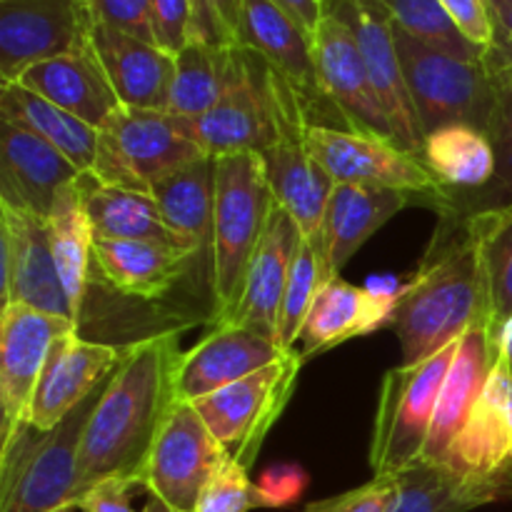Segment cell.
<instances>
[{
    "mask_svg": "<svg viewBox=\"0 0 512 512\" xmlns=\"http://www.w3.org/2000/svg\"><path fill=\"white\" fill-rule=\"evenodd\" d=\"M178 333L153 335L123 350L95 405L78 460V498L105 480H140L148 455L178 398ZM78 503V500H75Z\"/></svg>",
    "mask_w": 512,
    "mask_h": 512,
    "instance_id": "cell-1",
    "label": "cell"
},
{
    "mask_svg": "<svg viewBox=\"0 0 512 512\" xmlns=\"http://www.w3.org/2000/svg\"><path fill=\"white\" fill-rule=\"evenodd\" d=\"M478 325H495L478 248L465 223L440 218L433 243L390 320L403 348V365L423 363Z\"/></svg>",
    "mask_w": 512,
    "mask_h": 512,
    "instance_id": "cell-2",
    "label": "cell"
},
{
    "mask_svg": "<svg viewBox=\"0 0 512 512\" xmlns=\"http://www.w3.org/2000/svg\"><path fill=\"white\" fill-rule=\"evenodd\" d=\"M303 110L288 80L250 48L233 45L223 98L200 118H178L188 138L210 158L265 153L278 143L290 113ZM305 113V110H303Z\"/></svg>",
    "mask_w": 512,
    "mask_h": 512,
    "instance_id": "cell-3",
    "label": "cell"
},
{
    "mask_svg": "<svg viewBox=\"0 0 512 512\" xmlns=\"http://www.w3.org/2000/svg\"><path fill=\"white\" fill-rule=\"evenodd\" d=\"M265 163L260 153H233L215 158L213 215V293L215 325L228 323L245 290L250 260L273 210Z\"/></svg>",
    "mask_w": 512,
    "mask_h": 512,
    "instance_id": "cell-4",
    "label": "cell"
},
{
    "mask_svg": "<svg viewBox=\"0 0 512 512\" xmlns=\"http://www.w3.org/2000/svg\"><path fill=\"white\" fill-rule=\"evenodd\" d=\"M113 373L53 430L43 433L25 423L15 438L0 448V512H50L75 505L85 425Z\"/></svg>",
    "mask_w": 512,
    "mask_h": 512,
    "instance_id": "cell-5",
    "label": "cell"
},
{
    "mask_svg": "<svg viewBox=\"0 0 512 512\" xmlns=\"http://www.w3.org/2000/svg\"><path fill=\"white\" fill-rule=\"evenodd\" d=\"M395 45L425 138L448 125H470L490 138L498 90L483 58H458L400 28Z\"/></svg>",
    "mask_w": 512,
    "mask_h": 512,
    "instance_id": "cell-6",
    "label": "cell"
},
{
    "mask_svg": "<svg viewBox=\"0 0 512 512\" xmlns=\"http://www.w3.org/2000/svg\"><path fill=\"white\" fill-rule=\"evenodd\" d=\"M460 340L423 363L398 365L385 373L370 438V470L375 478H390L420 463Z\"/></svg>",
    "mask_w": 512,
    "mask_h": 512,
    "instance_id": "cell-7",
    "label": "cell"
},
{
    "mask_svg": "<svg viewBox=\"0 0 512 512\" xmlns=\"http://www.w3.org/2000/svg\"><path fill=\"white\" fill-rule=\"evenodd\" d=\"M205 155L168 110L120 105L98 130V155L90 170L98 183L150 193L153 180Z\"/></svg>",
    "mask_w": 512,
    "mask_h": 512,
    "instance_id": "cell-8",
    "label": "cell"
},
{
    "mask_svg": "<svg viewBox=\"0 0 512 512\" xmlns=\"http://www.w3.org/2000/svg\"><path fill=\"white\" fill-rule=\"evenodd\" d=\"M303 363L298 350H285L283 358L268 368L193 403L210 433L230 450V458L248 470L263 448L265 435L290 403Z\"/></svg>",
    "mask_w": 512,
    "mask_h": 512,
    "instance_id": "cell-9",
    "label": "cell"
},
{
    "mask_svg": "<svg viewBox=\"0 0 512 512\" xmlns=\"http://www.w3.org/2000/svg\"><path fill=\"white\" fill-rule=\"evenodd\" d=\"M305 148L330 173L335 183L373 185L413 193L438 210L445 188L423 160L410 155L398 143L373 133H360L328 125H305Z\"/></svg>",
    "mask_w": 512,
    "mask_h": 512,
    "instance_id": "cell-10",
    "label": "cell"
},
{
    "mask_svg": "<svg viewBox=\"0 0 512 512\" xmlns=\"http://www.w3.org/2000/svg\"><path fill=\"white\" fill-rule=\"evenodd\" d=\"M228 460L230 450L210 433L195 405L180 400L150 450L143 485L173 510L195 512L203 490Z\"/></svg>",
    "mask_w": 512,
    "mask_h": 512,
    "instance_id": "cell-11",
    "label": "cell"
},
{
    "mask_svg": "<svg viewBox=\"0 0 512 512\" xmlns=\"http://www.w3.org/2000/svg\"><path fill=\"white\" fill-rule=\"evenodd\" d=\"M95 18L85 0H0V83L30 65L90 45Z\"/></svg>",
    "mask_w": 512,
    "mask_h": 512,
    "instance_id": "cell-12",
    "label": "cell"
},
{
    "mask_svg": "<svg viewBox=\"0 0 512 512\" xmlns=\"http://www.w3.org/2000/svg\"><path fill=\"white\" fill-rule=\"evenodd\" d=\"M78 323L28 305H8L0 315V448L28 423V410L43 375L45 360L58 338Z\"/></svg>",
    "mask_w": 512,
    "mask_h": 512,
    "instance_id": "cell-13",
    "label": "cell"
},
{
    "mask_svg": "<svg viewBox=\"0 0 512 512\" xmlns=\"http://www.w3.org/2000/svg\"><path fill=\"white\" fill-rule=\"evenodd\" d=\"M3 245V308L28 305L43 313L80 323L55 265L48 218L13 208L0 200Z\"/></svg>",
    "mask_w": 512,
    "mask_h": 512,
    "instance_id": "cell-14",
    "label": "cell"
},
{
    "mask_svg": "<svg viewBox=\"0 0 512 512\" xmlns=\"http://www.w3.org/2000/svg\"><path fill=\"white\" fill-rule=\"evenodd\" d=\"M325 10L338 15L350 25L360 45L370 80L393 123L398 145L423 160L425 133L420 128L408 83H405L403 63H400L398 45H395V25L390 15L375 0H333Z\"/></svg>",
    "mask_w": 512,
    "mask_h": 512,
    "instance_id": "cell-15",
    "label": "cell"
},
{
    "mask_svg": "<svg viewBox=\"0 0 512 512\" xmlns=\"http://www.w3.org/2000/svg\"><path fill=\"white\" fill-rule=\"evenodd\" d=\"M313 50L320 88L325 98L335 105V110L343 115L348 130L373 133L398 143V135L375 93L368 65L350 25L325 10L313 35Z\"/></svg>",
    "mask_w": 512,
    "mask_h": 512,
    "instance_id": "cell-16",
    "label": "cell"
},
{
    "mask_svg": "<svg viewBox=\"0 0 512 512\" xmlns=\"http://www.w3.org/2000/svg\"><path fill=\"white\" fill-rule=\"evenodd\" d=\"M238 45L263 55L270 68L288 80L290 88L298 93L308 125H315L313 118L318 115L320 118L340 115L320 88L313 38L278 5L270 0H243Z\"/></svg>",
    "mask_w": 512,
    "mask_h": 512,
    "instance_id": "cell-17",
    "label": "cell"
},
{
    "mask_svg": "<svg viewBox=\"0 0 512 512\" xmlns=\"http://www.w3.org/2000/svg\"><path fill=\"white\" fill-rule=\"evenodd\" d=\"M123 350L80 338L78 330L55 340L30 403L28 423L43 433L63 423L65 415L73 413L118 368Z\"/></svg>",
    "mask_w": 512,
    "mask_h": 512,
    "instance_id": "cell-18",
    "label": "cell"
},
{
    "mask_svg": "<svg viewBox=\"0 0 512 512\" xmlns=\"http://www.w3.org/2000/svg\"><path fill=\"white\" fill-rule=\"evenodd\" d=\"M305 125L303 110L290 113L278 143L260 155L275 203L298 223L303 238H318L335 180L305 148Z\"/></svg>",
    "mask_w": 512,
    "mask_h": 512,
    "instance_id": "cell-19",
    "label": "cell"
},
{
    "mask_svg": "<svg viewBox=\"0 0 512 512\" xmlns=\"http://www.w3.org/2000/svg\"><path fill=\"white\" fill-rule=\"evenodd\" d=\"M285 355L275 340L255 333L238 323L215 325L208 338L180 355L178 363V398L195 403L215 390L248 378L268 368Z\"/></svg>",
    "mask_w": 512,
    "mask_h": 512,
    "instance_id": "cell-20",
    "label": "cell"
},
{
    "mask_svg": "<svg viewBox=\"0 0 512 512\" xmlns=\"http://www.w3.org/2000/svg\"><path fill=\"white\" fill-rule=\"evenodd\" d=\"M80 170L48 140L3 120L0 130V200L13 208L48 218L65 185Z\"/></svg>",
    "mask_w": 512,
    "mask_h": 512,
    "instance_id": "cell-21",
    "label": "cell"
},
{
    "mask_svg": "<svg viewBox=\"0 0 512 512\" xmlns=\"http://www.w3.org/2000/svg\"><path fill=\"white\" fill-rule=\"evenodd\" d=\"M408 205H428V200L405 190L335 183L318 235L330 275L340 278L350 258Z\"/></svg>",
    "mask_w": 512,
    "mask_h": 512,
    "instance_id": "cell-22",
    "label": "cell"
},
{
    "mask_svg": "<svg viewBox=\"0 0 512 512\" xmlns=\"http://www.w3.org/2000/svg\"><path fill=\"white\" fill-rule=\"evenodd\" d=\"M303 240L298 223L273 203L258 250L250 260L243 298L228 323L245 325L278 343V318L295 253ZM280 345V343H278Z\"/></svg>",
    "mask_w": 512,
    "mask_h": 512,
    "instance_id": "cell-23",
    "label": "cell"
},
{
    "mask_svg": "<svg viewBox=\"0 0 512 512\" xmlns=\"http://www.w3.org/2000/svg\"><path fill=\"white\" fill-rule=\"evenodd\" d=\"M400 293L403 288L385 293V290L345 283L343 278L330 280L315 298L295 350L300 358L308 360L390 325Z\"/></svg>",
    "mask_w": 512,
    "mask_h": 512,
    "instance_id": "cell-24",
    "label": "cell"
},
{
    "mask_svg": "<svg viewBox=\"0 0 512 512\" xmlns=\"http://www.w3.org/2000/svg\"><path fill=\"white\" fill-rule=\"evenodd\" d=\"M93 50L98 53L120 105L168 110L175 78V55L150 40L95 23Z\"/></svg>",
    "mask_w": 512,
    "mask_h": 512,
    "instance_id": "cell-25",
    "label": "cell"
},
{
    "mask_svg": "<svg viewBox=\"0 0 512 512\" xmlns=\"http://www.w3.org/2000/svg\"><path fill=\"white\" fill-rule=\"evenodd\" d=\"M495 338H498L495 325H478L460 340V350L450 365L443 390H440L433 428H430L428 443H425L423 458H420L425 463H445L450 445L468 423L470 413L493 373L495 360H498Z\"/></svg>",
    "mask_w": 512,
    "mask_h": 512,
    "instance_id": "cell-26",
    "label": "cell"
},
{
    "mask_svg": "<svg viewBox=\"0 0 512 512\" xmlns=\"http://www.w3.org/2000/svg\"><path fill=\"white\" fill-rule=\"evenodd\" d=\"M440 465L468 475L512 473V375L500 360Z\"/></svg>",
    "mask_w": 512,
    "mask_h": 512,
    "instance_id": "cell-27",
    "label": "cell"
},
{
    "mask_svg": "<svg viewBox=\"0 0 512 512\" xmlns=\"http://www.w3.org/2000/svg\"><path fill=\"white\" fill-rule=\"evenodd\" d=\"M15 83L98 130L120 108L118 95L93 50V43L75 53L30 65Z\"/></svg>",
    "mask_w": 512,
    "mask_h": 512,
    "instance_id": "cell-28",
    "label": "cell"
},
{
    "mask_svg": "<svg viewBox=\"0 0 512 512\" xmlns=\"http://www.w3.org/2000/svg\"><path fill=\"white\" fill-rule=\"evenodd\" d=\"M198 258L193 250L168 248L150 240L93 238V263L120 295L153 300L168 293Z\"/></svg>",
    "mask_w": 512,
    "mask_h": 512,
    "instance_id": "cell-29",
    "label": "cell"
},
{
    "mask_svg": "<svg viewBox=\"0 0 512 512\" xmlns=\"http://www.w3.org/2000/svg\"><path fill=\"white\" fill-rule=\"evenodd\" d=\"M398 480L400 498L393 512H470L512 500V473L468 475L420 460L398 473Z\"/></svg>",
    "mask_w": 512,
    "mask_h": 512,
    "instance_id": "cell-30",
    "label": "cell"
},
{
    "mask_svg": "<svg viewBox=\"0 0 512 512\" xmlns=\"http://www.w3.org/2000/svg\"><path fill=\"white\" fill-rule=\"evenodd\" d=\"M80 190H83V205L90 228H93V238L150 240V243L193 250L200 255V250L188 238L175 233L165 223L163 213L150 193L103 185L90 173L80 175Z\"/></svg>",
    "mask_w": 512,
    "mask_h": 512,
    "instance_id": "cell-31",
    "label": "cell"
},
{
    "mask_svg": "<svg viewBox=\"0 0 512 512\" xmlns=\"http://www.w3.org/2000/svg\"><path fill=\"white\" fill-rule=\"evenodd\" d=\"M0 120L30 130L60 150L80 173H90L98 155V128L83 123L18 83H0Z\"/></svg>",
    "mask_w": 512,
    "mask_h": 512,
    "instance_id": "cell-32",
    "label": "cell"
},
{
    "mask_svg": "<svg viewBox=\"0 0 512 512\" xmlns=\"http://www.w3.org/2000/svg\"><path fill=\"white\" fill-rule=\"evenodd\" d=\"M165 223L188 238L203 253L213 245L215 215V158L200 155L160 175L150 185Z\"/></svg>",
    "mask_w": 512,
    "mask_h": 512,
    "instance_id": "cell-33",
    "label": "cell"
},
{
    "mask_svg": "<svg viewBox=\"0 0 512 512\" xmlns=\"http://www.w3.org/2000/svg\"><path fill=\"white\" fill-rule=\"evenodd\" d=\"M493 78L495 90H498V105H495L493 128H490V143L495 148V175L483 190H473V193L445 188L438 215L450 223H465L478 213L512 205V70H495Z\"/></svg>",
    "mask_w": 512,
    "mask_h": 512,
    "instance_id": "cell-34",
    "label": "cell"
},
{
    "mask_svg": "<svg viewBox=\"0 0 512 512\" xmlns=\"http://www.w3.org/2000/svg\"><path fill=\"white\" fill-rule=\"evenodd\" d=\"M48 233L63 288L75 313L80 315L85 293H88L90 263H93V228H90L88 213H85L80 178L65 185L55 198L53 210L48 215Z\"/></svg>",
    "mask_w": 512,
    "mask_h": 512,
    "instance_id": "cell-35",
    "label": "cell"
},
{
    "mask_svg": "<svg viewBox=\"0 0 512 512\" xmlns=\"http://www.w3.org/2000/svg\"><path fill=\"white\" fill-rule=\"evenodd\" d=\"M423 163L448 190H483L495 175L490 138L470 125H448L425 138Z\"/></svg>",
    "mask_w": 512,
    "mask_h": 512,
    "instance_id": "cell-36",
    "label": "cell"
},
{
    "mask_svg": "<svg viewBox=\"0 0 512 512\" xmlns=\"http://www.w3.org/2000/svg\"><path fill=\"white\" fill-rule=\"evenodd\" d=\"M233 45L188 40L175 55V78L170 88L168 113L178 118H200L223 98L230 75Z\"/></svg>",
    "mask_w": 512,
    "mask_h": 512,
    "instance_id": "cell-37",
    "label": "cell"
},
{
    "mask_svg": "<svg viewBox=\"0 0 512 512\" xmlns=\"http://www.w3.org/2000/svg\"><path fill=\"white\" fill-rule=\"evenodd\" d=\"M465 228L478 248L493 320L500 328L512 315V205L473 215Z\"/></svg>",
    "mask_w": 512,
    "mask_h": 512,
    "instance_id": "cell-38",
    "label": "cell"
},
{
    "mask_svg": "<svg viewBox=\"0 0 512 512\" xmlns=\"http://www.w3.org/2000/svg\"><path fill=\"white\" fill-rule=\"evenodd\" d=\"M335 280L330 275L328 263L323 258L318 238H303L295 253L293 268H290L288 285H285L283 308L278 318V343L280 348L293 350L298 345L300 330L308 320L310 308L325 285Z\"/></svg>",
    "mask_w": 512,
    "mask_h": 512,
    "instance_id": "cell-39",
    "label": "cell"
},
{
    "mask_svg": "<svg viewBox=\"0 0 512 512\" xmlns=\"http://www.w3.org/2000/svg\"><path fill=\"white\" fill-rule=\"evenodd\" d=\"M375 3H380V8L390 15L395 28L415 35L433 48L465 60H480L485 55V50L475 48L458 33V28L450 23L438 0H375Z\"/></svg>",
    "mask_w": 512,
    "mask_h": 512,
    "instance_id": "cell-40",
    "label": "cell"
},
{
    "mask_svg": "<svg viewBox=\"0 0 512 512\" xmlns=\"http://www.w3.org/2000/svg\"><path fill=\"white\" fill-rule=\"evenodd\" d=\"M250 470L230 458L223 468L215 473L208 488L203 490L195 512H250L263 508L258 485L250 480Z\"/></svg>",
    "mask_w": 512,
    "mask_h": 512,
    "instance_id": "cell-41",
    "label": "cell"
},
{
    "mask_svg": "<svg viewBox=\"0 0 512 512\" xmlns=\"http://www.w3.org/2000/svg\"><path fill=\"white\" fill-rule=\"evenodd\" d=\"M398 498L400 480L398 475H390V478H373L370 483L335 498L310 503L305 512H393Z\"/></svg>",
    "mask_w": 512,
    "mask_h": 512,
    "instance_id": "cell-42",
    "label": "cell"
},
{
    "mask_svg": "<svg viewBox=\"0 0 512 512\" xmlns=\"http://www.w3.org/2000/svg\"><path fill=\"white\" fill-rule=\"evenodd\" d=\"M85 3H88L95 23L108 25V28L123 30V33L135 35V38L155 43L150 0H85Z\"/></svg>",
    "mask_w": 512,
    "mask_h": 512,
    "instance_id": "cell-43",
    "label": "cell"
},
{
    "mask_svg": "<svg viewBox=\"0 0 512 512\" xmlns=\"http://www.w3.org/2000/svg\"><path fill=\"white\" fill-rule=\"evenodd\" d=\"M153 38L168 53L178 55L190 40L193 0H150Z\"/></svg>",
    "mask_w": 512,
    "mask_h": 512,
    "instance_id": "cell-44",
    "label": "cell"
},
{
    "mask_svg": "<svg viewBox=\"0 0 512 512\" xmlns=\"http://www.w3.org/2000/svg\"><path fill=\"white\" fill-rule=\"evenodd\" d=\"M438 5L468 43L480 50L490 48L495 35L490 0H438Z\"/></svg>",
    "mask_w": 512,
    "mask_h": 512,
    "instance_id": "cell-45",
    "label": "cell"
},
{
    "mask_svg": "<svg viewBox=\"0 0 512 512\" xmlns=\"http://www.w3.org/2000/svg\"><path fill=\"white\" fill-rule=\"evenodd\" d=\"M243 0H205V15L190 40H205L213 45H238Z\"/></svg>",
    "mask_w": 512,
    "mask_h": 512,
    "instance_id": "cell-46",
    "label": "cell"
},
{
    "mask_svg": "<svg viewBox=\"0 0 512 512\" xmlns=\"http://www.w3.org/2000/svg\"><path fill=\"white\" fill-rule=\"evenodd\" d=\"M135 490H145L140 480H123L113 478L98 483L83 493L75 503V508L83 512H135L133 508V493Z\"/></svg>",
    "mask_w": 512,
    "mask_h": 512,
    "instance_id": "cell-47",
    "label": "cell"
},
{
    "mask_svg": "<svg viewBox=\"0 0 512 512\" xmlns=\"http://www.w3.org/2000/svg\"><path fill=\"white\" fill-rule=\"evenodd\" d=\"M305 473L293 465H275L260 478L258 493L263 500V508H288L303 495L305 490Z\"/></svg>",
    "mask_w": 512,
    "mask_h": 512,
    "instance_id": "cell-48",
    "label": "cell"
},
{
    "mask_svg": "<svg viewBox=\"0 0 512 512\" xmlns=\"http://www.w3.org/2000/svg\"><path fill=\"white\" fill-rule=\"evenodd\" d=\"M490 10H493L495 35L490 48L485 50L483 60L490 73H495V70H512V3L490 0Z\"/></svg>",
    "mask_w": 512,
    "mask_h": 512,
    "instance_id": "cell-49",
    "label": "cell"
},
{
    "mask_svg": "<svg viewBox=\"0 0 512 512\" xmlns=\"http://www.w3.org/2000/svg\"><path fill=\"white\" fill-rule=\"evenodd\" d=\"M270 3H275L283 13H288L310 38L315 35L325 15V5L320 0H270Z\"/></svg>",
    "mask_w": 512,
    "mask_h": 512,
    "instance_id": "cell-50",
    "label": "cell"
},
{
    "mask_svg": "<svg viewBox=\"0 0 512 512\" xmlns=\"http://www.w3.org/2000/svg\"><path fill=\"white\" fill-rule=\"evenodd\" d=\"M495 343H498V360L512 375V315L498 328V338H495Z\"/></svg>",
    "mask_w": 512,
    "mask_h": 512,
    "instance_id": "cell-51",
    "label": "cell"
},
{
    "mask_svg": "<svg viewBox=\"0 0 512 512\" xmlns=\"http://www.w3.org/2000/svg\"><path fill=\"white\" fill-rule=\"evenodd\" d=\"M148 495H150V493H148ZM140 512H178V510H173V508H170V505H165L160 498H155V495H150L148 503H145V508L140 510Z\"/></svg>",
    "mask_w": 512,
    "mask_h": 512,
    "instance_id": "cell-52",
    "label": "cell"
},
{
    "mask_svg": "<svg viewBox=\"0 0 512 512\" xmlns=\"http://www.w3.org/2000/svg\"><path fill=\"white\" fill-rule=\"evenodd\" d=\"M203 15H205V0H193V28H190V33L198 28V23L203 20Z\"/></svg>",
    "mask_w": 512,
    "mask_h": 512,
    "instance_id": "cell-53",
    "label": "cell"
},
{
    "mask_svg": "<svg viewBox=\"0 0 512 512\" xmlns=\"http://www.w3.org/2000/svg\"><path fill=\"white\" fill-rule=\"evenodd\" d=\"M73 510H78V508H75V505H63V508H55L50 512H73Z\"/></svg>",
    "mask_w": 512,
    "mask_h": 512,
    "instance_id": "cell-54",
    "label": "cell"
},
{
    "mask_svg": "<svg viewBox=\"0 0 512 512\" xmlns=\"http://www.w3.org/2000/svg\"><path fill=\"white\" fill-rule=\"evenodd\" d=\"M320 3H323V5H328V3H333V0H320Z\"/></svg>",
    "mask_w": 512,
    "mask_h": 512,
    "instance_id": "cell-55",
    "label": "cell"
},
{
    "mask_svg": "<svg viewBox=\"0 0 512 512\" xmlns=\"http://www.w3.org/2000/svg\"><path fill=\"white\" fill-rule=\"evenodd\" d=\"M505 3H512V0H505Z\"/></svg>",
    "mask_w": 512,
    "mask_h": 512,
    "instance_id": "cell-56",
    "label": "cell"
}]
</instances>
